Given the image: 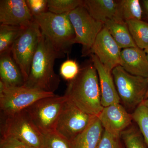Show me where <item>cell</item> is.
Returning <instances> with one entry per match:
<instances>
[{
	"mask_svg": "<svg viewBox=\"0 0 148 148\" xmlns=\"http://www.w3.org/2000/svg\"><path fill=\"white\" fill-rule=\"evenodd\" d=\"M0 81L5 87L23 86L25 79L10 53L0 55Z\"/></svg>",
	"mask_w": 148,
	"mask_h": 148,
	"instance_id": "17",
	"label": "cell"
},
{
	"mask_svg": "<svg viewBox=\"0 0 148 148\" xmlns=\"http://www.w3.org/2000/svg\"><path fill=\"white\" fill-rule=\"evenodd\" d=\"M112 74L120 100L130 111L137 108L145 100L147 91V78L127 73L121 66L115 67Z\"/></svg>",
	"mask_w": 148,
	"mask_h": 148,
	"instance_id": "4",
	"label": "cell"
},
{
	"mask_svg": "<svg viewBox=\"0 0 148 148\" xmlns=\"http://www.w3.org/2000/svg\"><path fill=\"white\" fill-rule=\"evenodd\" d=\"M120 139L104 131L97 148H123Z\"/></svg>",
	"mask_w": 148,
	"mask_h": 148,
	"instance_id": "28",
	"label": "cell"
},
{
	"mask_svg": "<svg viewBox=\"0 0 148 148\" xmlns=\"http://www.w3.org/2000/svg\"><path fill=\"white\" fill-rule=\"evenodd\" d=\"M83 2L82 0H47L48 10L56 14H69Z\"/></svg>",
	"mask_w": 148,
	"mask_h": 148,
	"instance_id": "24",
	"label": "cell"
},
{
	"mask_svg": "<svg viewBox=\"0 0 148 148\" xmlns=\"http://www.w3.org/2000/svg\"><path fill=\"white\" fill-rule=\"evenodd\" d=\"M121 49L137 46L132 38L126 21L121 18L108 20L104 24Z\"/></svg>",
	"mask_w": 148,
	"mask_h": 148,
	"instance_id": "19",
	"label": "cell"
},
{
	"mask_svg": "<svg viewBox=\"0 0 148 148\" xmlns=\"http://www.w3.org/2000/svg\"><path fill=\"white\" fill-rule=\"evenodd\" d=\"M65 56L64 53L57 50L42 34L32 60L29 77L24 86L54 93L60 83V77L54 71L55 61Z\"/></svg>",
	"mask_w": 148,
	"mask_h": 148,
	"instance_id": "2",
	"label": "cell"
},
{
	"mask_svg": "<svg viewBox=\"0 0 148 148\" xmlns=\"http://www.w3.org/2000/svg\"><path fill=\"white\" fill-rule=\"evenodd\" d=\"M41 36L40 27L34 21L24 29L12 48L11 53L21 70L25 82Z\"/></svg>",
	"mask_w": 148,
	"mask_h": 148,
	"instance_id": "7",
	"label": "cell"
},
{
	"mask_svg": "<svg viewBox=\"0 0 148 148\" xmlns=\"http://www.w3.org/2000/svg\"><path fill=\"white\" fill-rule=\"evenodd\" d=\"M104 130L98 116L71 143L72 148H97Z\"/></svg>",
	"mask_w": 148,
	"mask_h": 148,
	"instance_id": "18",
	"label": "cell"
},
{
	"mask_svg": "<svg viewBox=\"0 0 148 148\" xmlns=\"http://www.w3.org/2000/svg\"><path fill=\"white\" fill-rule=\"evenodd\" d=\"M132 116L148 147V108L140 104L132 112Z\"/></svg>",
	"mask_w": 148,
	"mask_h": 148,
	"instance_id": "25",
	"label": "cell"
},
{
	"mask_svg": "<svg viewBox=\"0 0 148 148\" xmlns=\"http://www.w3.org/2000/svg\"><path fill=\"white\" fill-rule=\"evenodd\" d=\"M55 95L24 86L5 87L0 91V109L3 115H9L26 110L40 99Z\"/></svg>",
	"mask_w": 148,
	"mask_h": 148,
	"instance_id": "9",
	"label": "cell"
},
{
	"mask_svg": "<svg viewBox=\"0 0 148 148\" xmlns=\"http://www.w3.org/2000/svg\"><path fill=\"white\" fill-rule=\"evenodd\" d=\"M148 79V77L147 78ZM148 98V87L147 91V94H146L145 99H147Z\"/></svg>",
	"mask_w": 148,
	"mask_h": 148,
	"instance_id": "34",
	"label": "cell"
},
{
	"mask_svg": "<svg viewBox=\"0 0 148 148\" xmlns=\"http://www.w3.org/2000/svg\"><path fill=\"white\" fill-rule=\"evenodd\" d=\"M80 69L77 61L71 59L66 60L61 64L60 74L66 80L70 82L73 80L79 73Z\"/></svg>",
	"mask_w": 148,
	"mask_h": 148,
	"instance_id": "27",
	"label": "cell"
},
{
	"mask_svg": "<svg viewBox=\"0 0 148 148\" xmlns=\"http://www.w3.org/2000/svg\"><path fill=\"white\" fill-rule=\"evenodd\" d=\"M90 56L98 75L102 106L106 107L120 103V98L115 84L112 72L105 68L96 56L93 54Z\"/></svg>",
	"mask_w": 148,
	"mask_h": 148,
	"instance_id": "14",
	"label": "cell"
},
{
	"mask_svg": "<svg viewBox=\"0 0 148 148\" xmlns=\"http://www.w3.org/2000/svg\"><path fill=\"white\" fill-rule=\"evenodd\" d=\"M141 104L148 108V98L145 99Z\"/></svg>",
	"mask_w": 148,
	"mask_h": 148,
	"instance_id": "32",
	"label": "cell"
},
{
	"mask_svg": "<svg viewBox=\"0 0 148 148\" xmlns=\"http://www.w3.org/2000/svg\"><path fill=\"white\" fill-rule=\"evenodd\" d=\"M121 58V66L127 73L148 77V62L144 49L138 46L122 49Z\"/></svg>",
	"mask_w": 148,
	"mask_h": 148,
	"instance_id": "15",
	"label": "cell"
},
{
	"mask_svg": "<svg viewBox=\"0 0 148 148\" xmlns=\"http://www.w3.org/2000/svg\"><path fill=\"white\" fill-rule=\"evenodd\" d=\"M98 116L104 131L120 137L133 120L132 114L120 103L104 107Z\"/></svg>",
	"mask_w": 148,
	"mask_h": 148,
	"instance_id": "13",
	"label": "cell"
},
{
	"mask_svg": "<svg viewBox=\"0 0 148 148\" xmlns=\"http://www.w3.org/2000/svg\"><path fill=\"white\" fill-rule=\"evenodd\" d=\"M35 21L26 0H1V24L26 28Z\"/></svg>",
	"mask_w": 148,
	"mask_h": 148,
	"instance_id": "12",
	"label": "cell"
},
{
	"mask_svg": "<svg viewBox=\"0 0 148 148\" xmlns=\"http://www.w3.org/2000/svg\"><path fill=\"white\" fill-rule=\"evenodd\" d=\"M64 95L86 113L99 115L104 107L98 74L91 61L80 68L77 76L69 82Z\"/></svg>",
	"mask_w": 148,
	"mask_h": 148,
	"instance_id": "1",
	"label": "cell"
},
{
	"mask_svg": "<svg viewBox=\"0 0 148 148\" xmlns=\"http://www.w3.org/2000/svg\"><path fill=\"white\" fill-rule=\"evenodd\" d=\"M121 50L104 26L95 39L89 55L96 56L105 68L112 72L115 67L121 66Z\"/></svg>",
	"mask_w": 148,
	"mask_h": 148,
	"instance_id": "11",
	"label": "cell"
},
{
	"mask_svg": "<svg viewBox=\"0 0 148 148\" xmlns=\"http://www.w3.org/2000/svg\"><path fill=\"white\" fill-rule=\"evenodd\" d=\"M145 52L146 56H147V59L148 62V47L145 49Z\"/></svg>",
	"mask_w": 148,
	"mask_h": 148,
	"instance_id": "33",
	"label": "cell"
},
{
	"mask_svg": "<svg viewBox=\"0 0 148 148\" xmlns=\"http://www.w3.org/2000/svg\"><path fill=\"white\" fill-rule=\"evenodd\" d=\"M34 18L42 34L57 50L65 54H69L75 44V34L69 14H56L47 11Z\"/></svg>",
	"mask_w": 148,
	"mask_h": 148,
	"instance_id": "3",
	"label": "cell"
},
{
	"mask_svg": "<svg viewBox=\"0 0 148 148\" xmlns=\"http://www.w3.org/2000/svg\"><path fill=\"white\" fill-rule=\"evenodd\" d=\"M67 101L64 95H55L38 100L25 110L43 135L54 131Z\"/></svg>",
	"mask_w": 148,
	"mask_h": 148,
	"instance_id": "6",
	"label": "cell"
},
{
	"mask_svg": "<svg viewBox=\"0 0 148 148\" xmlns=\"http://www.w3.org/2000/svg\"><path fill=\"white\" fill-rule=\"evenodd\" d=\"M3 116L1 125V137L14 138L35 147L41 148L42 134L26 110Z\"/></svg>",
	"mask_w": 148,
	"mask_h": 148,
	"instance_id": "5",
	"label": "cell"
},
{
	"mask_svg": "<svg viewBox=\"0 0 148 148\" xmlns=\"http://www.w3.org/2000/svg\"><path fill=\"white\" fill-rule=\"evenodd\" d=\"M119 16L124 21L142 20L143 10L138 0L119 1Z\"/></svg>",
	"mask_w": 148,
	"mask_h": 148,
	"instance_id": "22",
	"label": "cell"
},
{
	"mask_svg": "<svg viewBox=\"0 0 148 148\" xmlns=\"http://www.w3.org/2000/svg\"><path fill=\"white\" fill-rule=\"evenodd\" d=\"M69 16L75 34V44L82 45L83 56L89 55L91 47L104 27V24L93 18L83 5L70 12Z\"/></svg>",
	"mask_w": 148,
	"mask_h": 148,
	"instance_id": "8",
	"label": "cell"
},
{
	"mask_svg": "<svg viewBox=\"0 0 148 148\" xmlns=\"http://www.w3.org/2000/svg\"><path fill=\"white\" fill-rule=\"evenodd\" d=\"M142 5L146 18L148 21V0H143L142 1Z\"/></svg>",
	"mask_w": 148,
	"mask_h": 148,
	"instance_id": "31",
	"label": "cell"
},
{
	"mask_svg": "<svg viewBox=\"0 0 148 148\" xmlns=\"http://www.w3.org/2000/svg\"><path fill=\"white\" fill-rule=\"evenodd\" d=\"M41 148H72L69 140L52 131L43 134Z\"/></svg>",
	"mask_w": 148,
	"mask_h": 148,
	"instance_id": "26",
	"label": "cell"
},
{
	"mask_svg": "<svg viewBox=\"0 0 148 148\" xmlns=\"http://www.w3.org/2000/svg\"><path fill=\"white\" fill-rule=\"evenodd\" d=\"M83 5L93 18L103 24L110 19L120 18L119 1L84 0Z\"/></svg>",
	"mask_w": 148,
	"mask_h": 148,
	"instance_id": "16",
	"label": "cell"
},
{
	"mask_svg": "<svg viewBox=\"0 0 148 148\" xmlns=\"http://www.w3.org/2000/svg\"><path fill=\"white\" fill-rule=\"evenodd\" d=\"M26 1L34 16L48 11L47 0H26Z\"/></svg>",
	"mask_w": 148,
	"mask_h": 148,
	"instance_id": "29",
	"label": "cell"
},
{
	"mask_svg": "<svg viewBox=\"0 0 148 148\" xmlns=\"http://www.w3.org/2000/svg\"><path fill=\"white\" fill-rule=\"evenodd\" d=\"M94 116L83 112L67 99L54 131L71 142L87 127Z\"/></svg>",
	"mask_w": 148,
	"mask_h": 148,
	"instance_id": "10",
	"label": "cell"
},
{
	"mask_svg": "<svg viewBox=\"0 0 148 148\" xmlns=\"http://www.w3.org/2000/svg\"><path fill=\"white\" fill-rule=\"evenodd\" d=\"M0 148H37L20 140L9 137H1Z\"/></svg>",
	"mask_w": 148,
	"mask_h": 148,
	"instance_id": "30",
	"label": "cell"
},
{
	"mask_svg": "<svg viewBox=\"0 0 148 148\" xmlns=\"http://www.w3.org/2000/svg\"><path fill=\"white\" fill-rule=\"evenodd\" d=\"M25 28L1 24L0 25V55L10 53L15 41Z\"/></svg>",
	"mask_w": 148,
	"mask_h": 148,
	"instance_id": "20",
	"label": "cell"
},
{
	"mask_svg": "<svg viewBox=\"0 0 148 148\" xmlns=\"http://www.w3.org/2000/svg\"><path fill=\"white\" fill-rule=\"evenodd\" d=\"M143 137L138 127L132 124L123 131L120 135L126 148H146Z\"/></svg>",
	"mask_w": 148,
	"mask_h": 148,
	"instance_id": "23",
	"label": "cell"
},
{
	"mask_svg": "<svg viewBox=\"0 0 148 148\" xmlns=\"http://www.w3.org/2000/svg\"><path fill=\"white\" fill-rule=\"evenodd\" d=\"M132 38L138 47L144 49L148 47V22L143 20L126 21Z\"/></svg>",
	"mask_w": 148,
	"mask_h": 148,
	"instance_id": "21",
	"label": "cell"
}]
</instances>
